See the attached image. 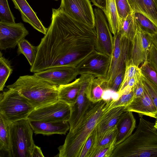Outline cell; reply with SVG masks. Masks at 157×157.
<instances>
[{
    "instance_id": "obj_27",
    "label": "cell",
    "mask_w": 157,
    "mask_h": 157,
    "mask_svg": "<svg viewBox=\"0 0 157 157\" xmlns=\"http://www.w3.org/2000/svg\"><path fill=\"white\" fill-rule=\"evenodd\" d=\"M17 54H23L32 66L35 60L38 51V46L32 45L27 40L24 39L17 45Z\"/></svg>"
},
{
    "instance_id": "obj_31",
    "label": "cell",
    "mask_w": 157,
    "mask_h": 157,
    "mask_svg": "<svg viewBox=\"0 0 157 157\" xmlns=\"http://www.w3.org/2000/svg\"><path fill=\"white\" fill-rule=\"evenodd\" d=\"M119 19V25L133 12L127 0H115ZM119 26V25H118Z\"/></svg>"
},
{
    "instance_id": "obj_36",
    "label": "cell",
    "mask_w": 157,
    "mask_h": 157,
    "mask_svg": "<svg viewBox=\"0 0 157 157\" xmlns=\"http://www.w3.org/2000/svg\"><path fill=\"white\" fill-rule=\"evenodd\" d=\"M115 140L108 145L94 150L90 157H111L115 146Z\"/></svg>"
},
{
    "instance_id": "obj_18",
    "label": "cell",
    "mask_w": 157,
    "mask_h": 157,
    "mask_svg": "<svg viewBox=\"0 0 157 157\" xmlns=\"http://www.w3.org/2000/svg\"><path fill=\"white\" fill-rule=\"evenodd\" d=\"M30 126L36 134L51 135L53 134L65 135L70 130V126L67 121L43 122L29 121Z\"/></svg>"
},
{
    "instance_id": "obj_33",
    "label": "cell",
    "mask_w": 157,
    "mask_h": 157,
    "mask_svg": "<svg viewBox=\"0 0 157 157\" xmlns=\"http://www.w3.org/2000/svg\"><path fill=\"white\" fill-rule=\"evenodd\" d=\"M117 133L118 130L116 125L107 132L100 139L95 145L92 152L94 150L108 145L115 141Z\"/></svg>"
},
{
    "instance_id": "obj_38",
    "label": "cell",
    "mask_w": 157,
    "mask_h": 157,
    "mask_svg": "<svg viewBox=\"0 0 157 157\" xmlns=\"http://www.w3.org/2000/svg\"><path fill=\"white\" fill-rule=\"evenodd\" d=\"M134 98V89L129 93L122 94L114 101L112 105V108L121 106L125 107L128 105Z\"/></svg>"
},
{
    "instance_id": "obj_41",
    "label": "cell",
    "mask_w": 157,
    "mask_h": 157,
    "mask_svg": "<svg viewBox=\"0 0 157 157\" xmlns=\"http://www.w3.org/2000/svg\"><path fill=\"white\" fill-rule=\"evenodd\" d=\"M134 98L142 96L144 93V88L141 76L140 81L134 89Z\"/></svg>"
},
{
    "instance_id": "obj_26",
    "label": "cell",
    "mask_w": 157,
    "mask_h": 157,
    "mask_svg": "<svg viewBox=\"0 0 157 157\" xmlns=\"http://www.w3.org/2000/svg\"><path fill=\"white\" fill-rule=\"evenodd\" d=\"M106 12L105 14L107 20L110 30L113 36L117 33L119 19L115 0H106Z\"/></svg>"
},
{
    "instance_id": "obj_20",
    "label": "cell",
    "mask_w": 157,
    "mask_h": 157,
    "mask_svg": "<svg viewBox=\"0 0 157 157\" xmlns=\"http://www.w3.org/2000/svg\"><path fill=\"white\" fill-rule=\"evenodd\" d=\"M14 7L20 12L23 21L34 29L45 35L48 28L43 24L26 0H12Z\"/></svg>"
},
{
    "instance_id": "obj_43",
    "label": "cell",
    "mask_w": 157,
    "mask_h": 157,
    "mask_svg": "<svg viewBox=\"0 0 157 157\" xmlns=\"http://www.w3.org/2000/svg\"><path fill=\"white\" fill-rule=\"evenodd\" d=\"M41 148L35 145L33 150L31 157H44Z\"/></svg>"
},
{
    "instance_id": "obj_35",
    "label": "cell",
    "mask_w": 157,
    "mask_h": 157,
    "mask_svg": "<svg viewBox=\"0 0 157 157\" xmlns=\"http://www.w3.org/2000/svg\"><path fill=\"white\" fill-rule=\"evenodd\" d=\"M95 140L92 132L83 146L78 157H90L95 146Z\"/></svg>"
},
{
    "instance_id": "obj_32",
    "label": "cell",
    "mask_w": 157,
    "mask_h": 157,
    "mask_svg": "<svg viewBox=\"0 0 157 157\" xmlns=\"http://www.w3.org/2000/svg\"><path fill=\"white\" fill-rule=\"evenodd\" d=\"M15 19L7 0H0V22L15 23Z\"/></svg>"
},
{
    "instance_id": "obj_37",
    "label": "cell",
    "mask_w": 157,
    "mask_h": 157,
    "mask_svg": "<svg viewBox=\"0 0 157 157\" xmlns=\"http://www.w3.org/2000/svg\"><path fill=\"white\" fill-rule=\"evenodd\" d=\"M142 73L157 86V74L150 65L147 59L140 67Z\"/></svg>"
},
{
    "instance_id": "obj_46",
    "label": "cell",
    "mask_w": 157,
    "mask_h": 157,
    "mask_svg": "<svg viewBox=\"0 0 157 157\" xmlns=\"http://www.w3.org/2000/svg\"><path fill=\"white\" fill-rule=\"evenodd\" d=\"M154 1L155 3L156 4V5L157 6V0H153Z\"/></svg>"
},
{
    "instance_id": "obj_47",
    "label": "cell",
    "mask_w": 157,
    "mask_h": 157,
    "mask_svg": "<svg viewBox=\"0 0 157 157\" xmlns=\"http://www.w3.org/2000/svg\"><path fill=\"white\" fill-rule=\"evenodd\" d=\"M55 1H58V0H55Z\"/></svg>"
},
{
    "instance_id": "obj_23",
    "label": "cell",
    "mask_w": 157,
    "mask_h": 157,
    "mask_svg": "<svg viewBox=\"0 0 157 157\" xmlns=\"http://www.w3.org/2000/svg\"><path fill=\"white\" fill-rule=\"evenodd\" d=\"M133 12L140 13L157 27V6L153 0H127Z\"/></svg>"
},
{
    "instance_id": "obj_45",
    "label": "cell",
    "mask_w": 157,
    "mask_h": 157,
    "mask_svg": "<svg viewBox=\"0 0 157 157\" xmlns=\"http://www.w3.org/2000/svg\"><path fill=\"white\" fill-rule=\"evenodd\" d=\"M155 118L156 119V121L154 124V126L157 129V115Z\"/></svg>"
},
{
    "instance_id": "obj_9",
    "label": "cell",
    "mask_w": 157,
    "mask_h": 157,
    "mask_svg": "<svg viewBox=\"0 0 157 157\" xmlns=\"http://www.w3.org/2000/svg\"><path fill=\"white\" fill-rule=\"evenodd\" d=\"M70 113V106L58 100L54 103L35 109L27 119L43 122L68 121Z\"/></svg>"
},
{
    "instance_id": "obj_21",
    "label": "cell",
    "mask_w": 157,
    "mask_h": 157,
    "mask_svg": "<svg viewBox=\"0 0 157 157\" xmlns=\"http://www.w3.org/2000/svg\"><path fill=\"white\" fill-rule=\"evenodd\" d=\"M132 112H124L119 117L116 125L118 133L115 142V146L131 135L135 128L136 120Z\"/></svg>"
},
{
    "instance_id": "obj_3",
    "label": "cell",
    "mask_w": 157,
    "mask_h": 157,
    "mask_svg": "<svg viewBox=\"0 0 157 157\" xmlns=\"http://www.w3.org/2000/svg\"><path fill=\"white\" fill-rule=\"evenodd\" d=\"M111 157H157V129L140 116L135 131L116 145Z\"/></svg>"
},
{
    "instance_id": "obj_24",
    "label": "cell",
    "mask_w": 157,
    "mask_h": 157,
    "mask_svg": "<svg viewBox=\"0 0 157 157\" xmlns=\"http://www.w3.org/2000/svg\"><path fill=\"white\" fill-rule=\"evenodd\" d=\"M136 30V22L133 12L119 25L117 33L120 34L121 37L126 38L131 41Z\"/></svg>"
},
{
    "instance_id": "obj_44",
    "label": "cell",
    "mask_w": 157,
    "mask_h": 157,
    "mask_svg": "<svg viewBox=\"0 0 157 157\" xmlns=\"http://www.w3.org/2000/svg\"><path fill=\"white\" fill-rule=\"evenodd\" d=\"M152 44L157 50V33L150 34Z\"/></svg>"
},
{
    "instance_id": "obj_6",
    "label": "cell",
    "mask_w": 157,
    "mask_h": 157,
    "mask_svg": "<svg viewBox=\"0 0 157 157\" xmlns=\"http://www.w3.org/2000/svg\"><path fill=\"white\" fill-rule=\"evenodd\" d=\"M35 108L17 90L8 89L0 95V113L10 123L27 119Z\"/></svg>"
},
{
    "instance_id": "obj_29",
    "label": "cell",
    "mask_w": 157,
    "mask_h": 157,
    "mask_svg": "<svg viewBox=\"0 0 157 157\" xmlns=\"http://www.w3.org/2000/svg\"><path fill=\"white\" fill-rule=\"evenodd\" d=\"M128 59L126 62L123 80L117 92L119 96L127 86L129 80L137 73L141 71L140 67L129 63L127 60Z\"/></svg>"
},
{
    "instance_id": "obj_14",
    "label": "cell",
    "mask_w": 157,
    "mask_h": 157,
    "mask_svg": "<svg viewBox=\"0 0 157 157\" xmlns=\"http://www.w3.org/2000/svg\"><path fill=\"white\" fill-rule=\"evenodd\" d=\"M34 74L58 86L70 83L78 75L76 69L67 66L55 67Z\"/></svg>"
},
{
    "instance_id": "obj_16",
    "label": "cell",
    "mask_w": 157,
    "mask_h": 157,
    "mask_svg": "<svg viewBox=\"0 0 157 157\" xmlns=\"http://www.w3.org/2000/svg\"><path fill=\"white\" fill-rule=\"evenodd\" d=\"M124 111L135 112L140 115L154 118L157 115L156 108L145 88L144 94L140 97L134 98L128 105L124 107Z\"/></svg>"
},
{
    "instance_id": "obj_17",
    "label": "cell",
    "mask_w": 157,
    "mask_h": 157,
    "mask_svg": "<svg viewBox=\"0 0 157 157\" xmlns=\"http://www.w3.org/2000/svg\"><path fill=\"white\" fill-rule=\"evenodd\" d=\"M124 107L121 106L112 108L96 125L93 132L95 139L94 147L105 133L116 125L121 115L124 112Z\"/></svg>"
},
{
    "instance_id": "obj_40",
    "label": "cell",
    "mask_w": 157,
    "mask_h": 157,
    "mask_svg": "<svg viewBox=\"0 0 157 157\" xmlns=\"http://www.w3.org/2000/svg\"><path fill=\"white\" fill-rule=\"evenodd\" d=\"M124 72L120 73L115 77L109 90L113 92H117L122 81Z\"/></svg>"
},
{
    "instance_id": "obj_34",
    "label": "cell",
    "mask_w": 157,
    "mask_h": 157,
    "mask_svg": "<svg viewBox=\"0 0 157 157\" xmlns=\"http://www.w3.org/2000/svg\"><path fill=\"white\" fill-rule=\"evenodd\" d=\"M141 77L144 87L151 97L157 110V86L142 73Z\"/></svg>"
},
{
    "instance_id": "obj_22",
    "label": "cell",
    "mask_w": 157,
    "mask_h": 157,
    "mask_svg": "<svg viewBox=\"0 0 157 157\" xmlns=\"http://www.w3.org/2000/svg\"><path fill=\"white\" fill-rule=\"evenodd\" d=\"M108 89V84L105 77L93 76L86 86V92L89 100L95 103L103 99L105 92Z\"/></svg>"
},
{
    "instance_id": "obj_25",
    "label": "cell",
    "mask_w": 157,
    "mask_h": 157,
    "mask_svg": "<svg viewBox=\"0 0 157 157\" xmlns=\"http://www.w3.org/2000/svg\"><path fill=\"white\" fill-rule=\"evenodd\" d=\"M11 123L0 113V150L10 152L11 149L10 126Z\"/></svg>"
},
{
    "instance_id": "obj_10",
    "label": "cell",
    "mask_w": 157,
    "mask_h": 157,
    "mask_svg": "<svg viewBox=\"0 0 157 157\" xmlns=\"http://www.w3.org/2000/svg\"><path fill=\"white\" fill-rule=\"evenodd\" d=\"M59 8L73 19L95 27V17L90 0H61Z\"/></svg>"
},
{
    "instance_id": "obj_4",
    "label": "cell",
    "mask_w": 157,
    "mask_h": 157,
    "mask_svg": "<svg viewBox=\"0 0 157 157\" xmlns=\"http://www.w3.org/2000/svg\"><path fill=\"white\" fill-rule=\"evenodd\" d=\"M59 87L34 74L20 76L6 86L18 91L35 109L57 101Z\"/></svg>"
},
{
    "instance_id": "obj_12",
    "label": "cell",
    "mask_w": 157,
    "mask_h": 157,
    "mask_svg": "<svg viewBox=\"0 0 157 157\" xmlns=\"http://www.w3.org/2000/svg\"><path fill=\"white\" fill-rule=\"evenodd\" d=\"M137 24V30L132 41L128 62L139 67L147 59L152 44L149 34L143 31Z\"/></svg>"
},
{
    "instance_id": "obj_7",
    "label": "cell",
    "mask_w": 157,
    "mask_h": 157,
    "mask_svg": "<svg viewBox=\"0 0 157 157\" xmlns=\"http://www.w3.org/2000/svg\"><path fill=\"white\" fill-rule=\"evenodd\" d=\"M114 46L109 68L105 78L108 82L109 89L115 77L124 72L127 60L129 58L131 41L121 37L117 33L113 36Z\"/></svg>"
},
{
    "instance_id": "obj_11",
    "label": "cell",
    "mask_w": 157,
    "mask_h": 157,
    "mask_svg": "<svg viewBox=\"0 0 157 157\" xmlns=\"http://www.w3.org/2000/svg\"><path fill=\"white\" fill-rule=\"evenodd\" d=\"M111 57L95 50L76 68L78 75L89 74L95 77H105Z\"/></svg>"
},
{
    "instance_id": "obj_19",
    "label": "cell",
    "mask_w": 157,
    "mask_h": 157,
    "mask_svg": "<svg viewBox=\"0 0 157 157\" xmlns=\"http://www.w3.org/2000/svg\"><path fill=\"white\" fill-rule=\"evenodd\" d=\"M90 75L83 74L73 82L59 87V100L67 104L70 106L76 101L82 85Z\"/></svg>"
},
{
    "instance_id": "obj_13",
    "label": "cell",
    "mask_w": 157,
    "mask_h": 157,
    "mask_svg": "<svg viewBox=\"0 0 157 157\" xmlns=\"http://www.w3.org/2000/svg\"><path fill=\"white\" fill-rule=\"evenodd\" d=\"M29 34V31L21 22H0V50L15 48Z\"/></svg>"
},
{
    "instance_id": "obj_39",
    "label": "cell",
    "mask_w": 157,
    "mask_h": 157,
    "mask_svg": "<svg viewBox=\"0 0 157 157\" xmlns=\"http://www.w3.org/2000/svg\"><path fill=\"white\" fill-rule=\"evenodd\" d=\"M148 62L157 74V50L152 44L147 57Z\"/></svg>"
},
{
    "instance_id": "obj_1",
    "label": "cell",
    "mask_w": 157,
    "mask_h": 157,
    "mask_svg": "<svg viewBox=\"0 0 157 157\" xmlns=\"http://www.w3.org/2000/svg\"><path fill=\"white\" fill-rule=\"evenodd\" d=\"M96 36L95 27L73 19L59 8H53L51 23L38 46L30 71L60 66L76 69L95 50Z\"/></svg>"
},
{
    "instance_id": "obj_42",
    "label": "cell",
    "mask_w": 157,
    "mask_h": 157,
    "mask_svg": "<svg viewBox=\"0 0 157 157\" xmlns=\"http://www.w3.org/2000/svg\"><path fill=\"white\" fill-rule=\"evenodd\" d=\"M93 4L101 9L105 14L106 12V0H90Z\"/></svg>"
},
{
    "instance_id": "obj_15",
    "label": "cell",
    "mask_w": 157,
    "mask_h": 157,
    "mask_svg": "<svg viewBox=\"0 0 157 157\" xmlns=\"http://www.w3.org/2000/svg\"><path fill=\"white\" fill-rule=\"evenodd\" d=\"M93 76L90 75L83 83L76 102L70 106V116L68 122L69 130L73 129L78 125L92 102L87 98L86 92V86Z\"/></svg>"
},
{
    "instance_id": "obj_30",
    "label": "cell",
    "mask_w": 157,
    "mask_h": 157,
    "mask_svg": "<svg viewBox=\"0 0 157 157\" xmlns=\"http://www.w3.org/2000/svg\"><path fill=\"white\" fill-rule=\"evenodd\" d=\"M136 23L142 30L150 34L157 33V27L144 15L134 13Z\"/></svg>"
},
{
    "instance_id": "obj_5",
    "label": "cell",
    "mask_w": 157,
    "mask_h": 157,
    "mask_svg": "<svg viewBox=\"0 0 157 157\" xmlns=\"http://www.w3.org/2000/svg\"><path fill=\"white\" fill-rule=\"evenodd\" d=\"M33 132L27 119L19 120L11 124V149L9 156L31 157L35 145L33 137Z\"/></svg>"
},
{
    "instance_id": "obj_28",
    "label": "cell",
    "mask_w": 157,
    "mask_h": 157,
    "mask_svg": "<svg viewBox=\"0 0 157 157\" xmlns=\"http://www.w3.org/2000/svg\"><path fill=\"white\" fill-rule=\"evenodd\" d=\"M13 69L10 61L0 52V91L3 90L6 83L12 73Z\"/></svg>"
},
{
    "instance_id": "obj_8",
    "label": "cell",
    "mask_w": 157,
    "mask_h": 157,
    "mask_svg": "<svg viewBox=\"0 0 157 157\" xmlns=\"http://www.w3.org/2000/svg\"><path fill=\"white\" fill-rule=\"evenodd\" d=\"M97 36L95 49L97 51L111 57L114 46L112 36L104 13L99 8L94 10Z\"/></svg>"
},
{
    "instance_id": "obj_2",
    "label": "cell",
    "mask_w": 157,
    "mask_h": 157,
    "mask_svg": "<svg viewBox=\"0 0 157 157\" xmlns=\"http://www.w3.org/2000/svg\"><path fill=\"white\" fill-rule=\"evenodd\" d=\"M115 99H103L92 103L79 122L69 130L64 143L58 147L59 157H78L82 147L101 119L112 108Z\"/></svg>"
}]
</instances>
